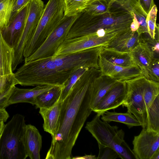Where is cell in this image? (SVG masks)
<instances>
[{"label": "cell", "instance_id": "35", "mask_svg": "<svg viewBox=\"0 0 159 159\" xmlns=\"http://www.w3.org/2000/svg\"><path fill=\"white\" fill-rule=\"evenodd\" d=\"M99 151L97 159H116L119 157L117 152L110 147L98 144Z\"/></svg>", "mask_w": 159, "mask_h": 159}, {"label": "cell", "instance_id": "31", "mask_svg": "<svg viewBox=\"0 0 159 159\" xmlns=\"http://www.w3.org/2000/svg\"><path fill=\"white\" fill-rule=\"evenodd\" d=\"M141 8L138 0H117L109 9L124 11L131 15L134 11Z\"/></svg>", "mask_w": 159, "mask_h": 159}, {"label": "cell", "instance_id": "9", "mask_svg": "<svg viewBox=\"0 0 159 159\" xmlns=\"http://www.w3.org/2000/svg\"><path fill=\"white\" fill-rule=\"evenodd\" d=\"M98 114L86 123L85 128L101 145L112 148L113 146L124 140L125 133L117 126H111L107 122L102 121Z\"/></svg>", "mask_w": 159, "mask_h": 159}, {"label": "cell", "instance_id": "17", "mask_svg": "<svg viewBox=\"0 0 159 159\" xmlns=\"http://www.w3.org/2000/svg\"><path fill=\"white\" fill-rule=\"evenodd\" d=\"M54 86L38 85L32 89H20L15 86L9 97L8 104L10 105L18 103L26 102L34 105L35 99L38 95Z\"/></svg>", "mask_w": 159, "mask_h": 159}, {"label": "cell", "instance_id": "20", "mask_svg": "<svg viewBox=\"0 0 159 159\" xmlns=\"http://www.w3.org/2000/svg\"><path fill=\"white\" fill-rule=\"evenodd\" d=\"M61 102L59 101L49 108H39V113L43 120L44 130L53 138L56 132L60 115Z\"/></svg>", "mask_w": 159, "mask_h": 159}, {"label": "cell", "instance_id": "4", "mask_svg": "<svg viewBox=\"0 0 159 159\" xmlns=\"http://www.w3.org/2000/svg\"><path fill=\"white\" fill-rule=\"evenodd\" d=\"M64 16V0H49L45 6L34 34L25 46L23 54L24 59L38 49L58 26Z\"/></svg>", "mask_w": 159, "mask_h": 159}, {"label": "cell", "instance_id": "10", "mask_svg": "<svg viewBox=\"0 0 159 159\" xmlns=\"http://www.w3.org/2000/svg\"><path fill=\"white\" fill-rule=\"evenodd\" d=\"M132 143L136 159H159V133L143 129Z\"/></svg>", "mask_w": 159, "mask_h": 159}, {"label": "cell", "instance_id": "2", "mask_svg": "<svg viewBox=\"0 0 159 159\" xmlns=\"http://www.w3.org/2000/svg\"><path fill=\"white\" fill-rule=\"evenodd\" d=\"M102 46L79 52L25 62L14 73L17 84L23 86L48 85L63 87L70 76L82 67L99 69Z\"/></svg>", "mask_w": 159, "mask_h": 159}, {"label": "cell", "instance_id": "21", "mask_svg": "<svg viewBox=\"0 0 159 159\" xmlns=\"http://www.w3.org/2000/svg\"><path fill=\"white\" fill-rule=\"evenodd\" d=\"M14 48L4 39L0 30V77L13 74L12 70Z\"/></svg>", "mask_w": 159, "mask_h": 159}, {"label": "cell", "instance_id": "34", "mask_svg": "<svg viewBox=\"0 0 159 159\" xmlns=\"http://www.w3.org/2000/svg\"><path fill=\"white\" fill-rule=\"evenodd\" d=\"M18 84L13 74L0 77V96Z\"/></svg>", "mask_w": 159, "mask_h": 159}, {"label": "cell", "instance_id": "38", "mask_svg": "<svg viewBox=\"0 0 159 159\" xmlns=\"http://www.w3.org/2000/svg\"><path fill=\"white\" fill-rule=\"evenodd\" d=\"M138 1L143 10L147 15L155 4L154 0H138Z\"/></svg>", "mask_w": 159, "mask_h": 159}, {"label": "cell", "instance_id": "16", "mask_svg": "<svg viewBox=\"0 0 159 159\" xmlns=\"http://www.w3.org/2000/svg\"><path fill=\"white\" fill-rule=\"evenodd\" d=\"M117 82L115 80L101 73L93 79L89 87L91 96L90 107L92 111Z\"/></svg>", "mask_w": 159, "mask_h": 159}, {"label": "cell", "instance_id": "41", "mask_svg": "<svg viewBox=\"0 0 159 159\" xmlns=\"http://www.w3.org/2000/svg\"><path fill=\"white\" fill-rule=\"evenodd\" d=\"M9 116V114L5 109H0V122H6Z\"/></svg>", "mask_w": 159, "mask_h": 159}, {"label": "cell", "instance_id": "25", "mask_svg": "<svg viewBox=\"0 0 159 159\" xmlns=\"http://www.w3.org/2000/svg\"><path fill=\"white\" fill-rule=\"evenodd\" d=\"M146 129L159 133V95L157 96L148 111Z\"/></svg>", "mask_w": 159, "mask_h": 159}, {"label": "cell", "instance_id": "1", "mask_svg": "<svg viewBox=\"0 0 159 159\" xmlns=\"http://www.w3.org/2000/svg\"><path fill=\"white\" fill-rule=\"evenodd\" d=\"M99 69L90 68L78 80L61 102L57 131L52 138L46 159H71V152L79 133L92 110L89 85L100 74Z\"/></svg>", "mask_w": 159, "mask_h": 159}, {"label": "cell", "instance_id": "39", "mask_svg": "<svg viewBox=\"0 0 159 159\" xmlns=\"http://www.w3.org/2000/svg\"><path fill=\"white\" fill-rule=\"evenodd\" d=\"M30 0H16L12 10V13L18 11L27 5Z\"/></svg>", "mask_w": 159, "mask_h": 159}, {"label": "cell", "instance_id": "3", "mask_svg": "<svg viewBox=\"0 0 159 159\" xmlns=\"http://www.w3.org/2000/svg\"><path fill=\"white\" fill-rule=\"evenodd\" d=\"M132 20L130 14L123 11L109 10L97 16L90 15L84 11L73 24L66 39L93 34L112 41L131 30Z\"/></svg>", "mask_w": 159, "mask_h": 159}, {"label": "cell", "instance_id": "22", "mask_svg": "<svg viewBox=\"0 0 159 159\" xmlns=\"http://www.w3.org/2000/svg\"><path fill=\"white\" fill-rule=\"evenodd\" d=\"M99 55L115 65L125 67L135 66L129 52H121L102 46Z\"/></svg>", "mask_w": 159, "mask_h": 159}, {"label": "cell", "instance_id": "27", "mask_svg": "<svg viewBox=\"0 0 159 159\" xmlns=\"http://www.w3.org/2000/svg\"><path fill=\"white\" fill-rule=\"evenodd\" d=\"M90 0H64V16H76L83 12Z\"/></svg>", "mask_w": 159, "mask_h": 159}, {"label": "cell", "instance_id": "14", "mask_svg": "<svg viewBox=\"0 0 159 159\" xmlns=\"http://www.w3.org/2000/svg\"><path fill=\"white\" fill-rule=\"evenodd\" d=\"M28 9V3L19 11L13 12L8 25L1 31L2 36L11 47H16L22 33Z\"/></svg>", "mask_w": 159, "mask_h": 159}, {"label": "cell", "instance_id": "37", "mask_svg": "<svg viewBox=\"0 0 159 159\" xmlns=\"http://www.w3.org/2000/svg\"><path fill=\"white\" fill-rule=\"evenodd\" d=\"M14 86L6 93L0 96V109H5L9 106L8 104V99Z\"/></svg>", "mask_w": 159, "mask_h": 159}, {"label": "cell", "instance_id": "18", "mask_svg": "<svg viewBox=\"0 0 159 159\" xmlns=\"http://www.w3.org/2000/svg\"><path fill=\"white\" fill-rule=\"evenodd\" d=\"M24 142L27 157L31 159H40L42 137L38 130L34 125H26Z\"/></svg>", "mask_w": 159, "mask_h": 159}, {"label": "cell", "instance_id": "6", "mask_svg": "<svg viewBox=\"0 0 159 159\" xmlns=\"http://www.w3.org/2000/svg\"><path fill=\"white\" fill-rule=\"evenodd\" d=\"M147 80L143 75L125 81L126 97L122 105L127 108V112L136 117L143 129H146L147 124V113L143 97Z\"/></svg>", "mask_w": 159, "mask_h": 159}, {"label": "cell", "instance_id": "43", "mask_svg": "<svg viewBox=\"0 0 159 159\" xmlns=\"http://www.w3.org/2000/svg\"><path fill=\"white\" fill-rule=\"evenodd\" d=\"M5 125L4 122L2 121L0 122V135L1 134Z\"/></svg>", "mask_w": 159, "mask_h": 159}, {"label": "cell", "instance_id": "8", "mask_svg": "<svg viewBox=\"0 0 159 159\" xmlns=\"http://www.w3.org/2000/svg\"><path fill=\"white\" fill-rule=\"evenodd\" d=\"M80 13L73 16H64L38 49L25 59V62L53 56L58 48L66 39L72 25Z\"/></svg>", "mask_w": 159, "mask_h": 159}, {"label": "cell", "instance_id": "30", "mask_svg": "<svg viewBox=\"0 0 159 159\" xmlns=\"http://www.w3.org/2000/svg\"><path fill=\"white\" fill-rule=\"evenodd\" d=\"M110 0H90L84 11L92 16L104 14L109 11L108 5Z\"/></svg>", "mask_w": 159, "mask_h": 159}, {"label": "cell", "instance_id": "33", "mask_svg": "<svg viewBox=\"0 0 159 159\" xmlns=\"http://www.w3.org/2000/svg\"><path fill=\"white\" fill-rule=\"evenodd\" d=\"M157 11V7L154 4L149 12L146 17L148 34L153 39H155Z\"/></svg>", "mask_w": 159, "mask_h": 159}, {"label": "cell", "instance_id": "32", "mask_svg": "<svg viewBox=\"0 0 159 159\" xmlns=\"http://www.w3.org/2000/svg\"><path fill=\"white\" fill-rule=\"evenodd\" d=\"M122 159H136V156L125 140L120 144H116L112 148Z\"/></svg>", "mask_w": 159, "mask_h": 159}, {"label": "cell", "instance_id": "42", "mask_svg": "<svg viewBox=\"0 0 159 159\" xmlns=\"http://www.w3.org/2000/svg\"><path fill=\"white\" fill-rule=\"evenodd\" d=\"M78 158H83V159H97V157H96L95 155H85L82 157Z\"/></svg>", "mask_w": 159, "mask_h": 159}, {"label": "cell", "instance_id": "23", "mask_svg": "<svg viewBox=\"0 0 159 159\" xmlns=\"http://www.w3.org/2000/svg\"><path fill=\"white\" fill-rule=\"evenodd\" d=\"M63 87L54 86L49 90L39 95L35 98V108H49L58 101Z\"/></svg>", "mask_w": 159, "mask_h": 159}, {"label": "cell", "instance_id": "15", "mask_svg": "<svg viewBox=\"0 0 159 159\" xmlns=\"http://www.w3.org/2000/svg\"><path fill=\"white\" fill-rule=\"evenodd\" d=\"M129 53L134 65L139 68L143 75L148 80L149 66L155 57L153 52L143 41L139 39L138 44Z\"/></svg>", "mask_w": 159, "mask_h": 159}, {"label": "cell", "instance_id": "36", "mask_svg": "<svg viewBox=\"0 0 159 159\" xmlns=\"http://www.w3.org/2000/svg\"><path fill=\"white\" fill-rule=\"evenodd\" d=\"M148 80L159 82V59L155 57L151 62L148 70Z\"/></svg>", "mask_w": 159, "mask_h": 159}, {"label": "cell", "instance_id": "13", "mask_svg": "<svg viewBox=\"0 0 159 159\" xmlns=\"http://www.w3.org/2000/svg\"><path fill=\"white\" fill-rule=\"evenodd\" d=\"M125 82H117L106 93L93 111L101 116L121 105L126 97Z\"/></svg>", "mask_w": 159, "mask_h": 159}, {"label": "cell", "instance_id": "26", "mask_svg": "<svg viewBox=\"0 0 159 159\" xmlns=\"http://www.w3.org/2000/svg\"><path fill=\"white\" fill-rule=\"evenodd\" d=\"M16 0H0V30H5L8 25Z\"/></svg>", "mask_w": 159, "mask_h": 159}, {"label": "cell", "instance_id": "28", "mask_svg": "<svg viewBox=\"0 0 159 159\" xmlns=\"http://www.w3.org/2000/svg\"><path fill=\"white\" fill-rule=\"evenodd\" d=\"M158 95L159 82L147 79L143 93L147 113L149 108Z\"/></svg>", "mask_w": 159, "mask_h": 159}, {"label": "cell", "instance_id": "40", "mask_svg": "<svg viewBox=\"0 0 159 159\" xmlns=\"http://www.w3.org/2000/svg\"><path fill=\"white\" fill-rule=\"evenodd\" d=\"M133 20L130 25V29L132 32L137 31L140 26V24L136 16L132 18Z\"/></svg>", "mask_w": 159, "mask_h": 159}, {"label": "cell", "instance_id": "29", "mask_svg": "<svg viewBox=\"0 0 159 159\" xmlns=\"http://www.w3.org/2000/svg\"><path fill=\"white\" fill-rule=\"evenodd\" d=\"M89 68L82 67L75 71L63 85L59 102H61L66 98L78 80Z\"/></svg>", "mask_w": 159, "mask_h": 159}, {"label": "cell", "instance_id": "5", "mask_svg": "<svg viewBox=\"0 0 159 159\" xmlns=\"http://www.w3.org/2000/svg\"><path fill=\"white\" fill-rule=\"evenodd\" d=\"M25 117L16 114L6 125L0 135V159H25L24 142Z\"/></svg>", "mask_w": 159, "mask_h": 159}, {"label": "cell", "instance_id": "24", "mask_svg": "<svg viewBox=\"0 0 159 159\" xmlns=\"http://www.w3.org/2000/svg\"><path fill=\"white\" fill-rule=\"evenodd\" d=\"M101 119L107 122L114 121L122 123L127 126L129 128L134 126H141L139 121L133 115L127 112L126 113H118L115 111H106L102 115Z\"/></svg>", "mask_w": 159, "mask_h": 159}, {"label": "cell", "instance_id": "7", "mask_svg": "<svg viewBox=\"0 0 159 159\" xmlns=\"http://www.w3.org/2000/svg\"><path fill=\"white\" fill-rule=\"evenodd\" d=\"M45 5L42 0H30L24 26L17 44L14 48L12 70L14 71L23 60L24 50L34 34L42 15Z\"/></svg>", "mask_w": 159, "mask_h": 159}, {"label": "cell", "instance_id": "12", "mask_svg": "<svg viewBox=\"0 0 159 159\" xmlns=\"http://www.w3.org/2000/svg\"><path fill=\"white\" fill-rule=\"evenodd\" d=\"M98 66L101 74L115 80L125 82L143 75L136 66L125 67L113 64L99 55Z\"/></svg>", "mask_w": 159, "mask_h": 159}, {"label": "cell", "instance_id": "19", "mask_svg": "<svg viewBox=\"0 0 159 159\" xmlns=\"http://www.w3.org/2000/svg\"><path fill=\"white\" fill-rule=\"evenodd\" d=\"M139 35L136 31L130 30L118 36L104 46L123 52H129L139 42Z\"/></svg>", "mask_w": 159, "mask_h": 159}, {"label": "cell", "instance_id": "11", "mask_svg": "<svg viewBox=\"0 0 159 159\" xmlns=\"http://www.w3.org/2000/svg\"><path fill=\"white\" fill-rule=\"evenodd\" d=\"M109 41L94 34L66 39L58 48L53 56L75 53L97 46H105Z\"/></svg>", "mask_w": 159, "mask_h": 159}, {"label": "cell", "instance_id": "44", "mask_svg": "<svg viewBox=\"0 0 159 159\" xmlns=\"http://www.w3.org/2000/svg\"><path fill=\"white\" fill-rule=\"evenodd\" d=\"M116 0H110L108 5V8L109 10L110 8L112 5Z\"/></svg>", "mask_w": 159, "mask_h": 159}]
</instances>
